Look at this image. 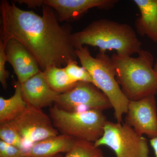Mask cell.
I'll return each mask as SVG.
<instances>
[{
	"label": "cell",
	"instance_id": "1",
	"mask_svg": "<svg viewBox=\"0 0 157 157\" xmlns=\"http://www.w3.org/2000/svg\"><path fill=\"white\" fill-rule=\"evenodd\" d=\"M42 7L40 16L20 9L14 2L1 1V38H13L21 43L44 71L53 66H66L78 58L71 30L59 24L51 7Z\"/></svg>",
	"mask_w": 157,
	"mask_h": 157
},
{
	"label": "cell",
	"instance_id": "2",
	"mask_svg": "<svg viewBox=\"0 0 157 157\" xmlns=\"http://www.w3.org/2000/svg\"><path fill=\"white\" fill-rule=\"evenodd\" d=\"M75 49L88 45L100 51L114 50L120 55L131 56L141 50V42L131 25L108 19L93 21L79 32L72 33Z\"/></svg>",
	"mask_w": 157,
	"mask_h": 157
},
{
	"label": "cell",
	"instance_id": "3",
	"mask_svg": "<svg viewBox=\"0 0 157 157\" xmlns=\"http://www.w3.org/2000/svg\"><path fill=\"white\" fill-rule=\"evenodd\" d=\"M138 54L133 57L116 53L111 57L117 80L130 101H138L157 94L153 56L142 49Z\"/></svg>",
	"mask_w": 157,
	"mask_h": 157
},
{
	"label": "cell",
	"instance_id": "4",
	"mask_svg": "<svg viewBox=\"0 0 157 157\" xmlns=\"http://www.w3.org/2000/svg\"><path fill=\"white\" fill-rule=\"evenodd\" d=\"M75 53L82 67L91 76L94 84L109 99L117 122H122L123 116L127 113L130 101L124 94L117 80L111 57L106 52L101 51L94 57L86 46L76 49Z\"/></svg>",
	"mask_w": 157,
	"mask_h": 157
},
{
	"label": "cell",
	"instance_id": "5",
	"mask_svg": "<svg viewBox=\"0 0 157 157\" xmlns=\"http://www.w3.org/2000/svg\"><path fill=\"white\" fill-rule=\"evenodd\" d=\"M49 113L54 126L62 134L93 143L102 137L107 121L98 109L69 111L55 105Z\"/></svg>",
	"mask_w": 157,
	"mask_h": 157
},
{
	"label": "cell",
	"instance_id": "6",
	"mask_svg": "<svg viewBox=\"0 0 157 157\" xmlns=\"http://www.w3.org/2000/svg\"><path fill=\"white\" fill-rule=\"evenodd\" d=\"M94 143L97 147H108L116 157H149L146 138L125 123L107 121L103 135Z\"/></svg>",
	"mask_w": 157,
	"mask_h": 157
},
{
	"label": "cell",
	"instance_id": "7",
	"mask_svg": "<svg viewBox=\"0 0 157 157\" xmlns=\"http://www.w3.org/2000/svg\"><path fill=\"white\" fill-rule=\"evenodd\" d=\"M10 122L21 138L25 152L34 143L59 135L51 118L41 108L29 104Z\"/></svg>",
	"mask_w": 157,
	"mask_h": 157
},
{
	"label": "cell",
	"instance_id": "8",
	"mask_svg": "<svg viewBox=\"0 0 157 157\" xmlns=\"http://www.w3.org/2000/svg\"><path fill=\"white\" fill-rule=\"evenodd\" d=\"M55 104L69 111H103L112 108L109 99L101 90L93 83L85 82H78L71 89L60 94Z\"/></svg>",
	"mask_w": 157,
	"mask_h": 157
},
{
	"label": "cell",
	"instance_id": "9",
	"mask_svg": "<svg viewBox=\"0 0 157 157\" xmlns=\"http://www.w3.org/2000/svg\"><path fill=\"white\" fill-rule=\"evenodd\" d=\"M118 0H20L17 2L25 4L29 8L47 5L55 10L59 21L78 19L90 9L98 8L109 10L113 8Z\"/></svg>",
	"mask_w": 157,
	"mask_h": 157
},
{
	"label": "cell",
	"instance_id": "10",
	"mask_svg": "<svg viewBox=\"0 0 157 157\" xmlns=\"http://www.w3.org/2000/svg\"><path fill=\"white\" fill-rule=\"evenodd\" d=\"M125 124L138 135H146L151 139L157 137V108L155 96L130 101Z\"/></svg>",
	"mask_w": 157,
	"mask_h": 157
},
{
	"label": "cell",
	"instance_id": "11",
	"mask_svg": "<svg viewBox=\"0 0 157 157\" xmlns=\"http://www.w3.org/2000/svg\"><path fill=\"white\" fill-rule=\"evenodd\" d=\"M1 39L6 43L7 62L13 68L18 82L21 84L39 73V63L25 46L13 38Z\"/></svg>",
	"mask_w": 157,
	"mask_h": 157
},
{
	"label": "cell",
	"instance_id": "12",
	"mask_svg": "<svg viewBox=\"0 0 157 157\" xmlns=\"http://www.w3.org/2000/svg\"><path fill=\"white\" fill-rule=\"evenodd\" d=\"M21 86L23 98L27 104L41 109L55 104L60 94L50 87L41 70Z\"/></svg>",
	"mask_w": 157,
	"mask_h": 157
},
{
	"label": "cell",
	"instance_id": "13",
	"mask_svg": "<svg viewBox=\"0 0 157 157\" xmlns=\"http://www.w3.org/2000/svg\"><path fill=\"white\" fill-rule=\"evenodd\" d=\"M76 139L65 135H58L34 143L25 152L26 157H54L67 153L74 146Z\"/></svg>",
	"mask_w": 157,
	"mask_h": 157
},
{
	"label": "cell",
	"instance_id": "14",
	"mask_svg": "<svg viewBox=\"0 0 157 157\" xmlns=\"http://www.w3.org/2000/svg\"><path fill=\"white\" fill-rule=\"evenodd\" d=\"M140 12L135 21L137 33L157 42V0H134Z\"/></svg>",
	"mask_w": 157,
	"mask_h": 157
},
{
	"label": "cell",
	"instance_id": "15",
	"mask_svg": "<svg viewBox=\"0 0 157 157\" xmlns=\"http://www.w3.org/2000/svg\"><path fill=\"white\" fill-rule=\"evenodd\" d=\"M27 105L22 97L21 84L17 82L15 83L13 96L9 99L0 97V124L14 119L25 110Z\"/></svg>",
	"mask_w": 157,
	"mask_h": 157
},
{
	"label": "cell",
	"instance_id": "16",
	"mask_svg": "<svg viewBox=\"0 0 157 157\" xmlns=\"http://www.w3.org/2000/svg\"><path fill=\"white\" fill-rule=\"evenodd\" d=\"M43 72L50 87L59 94L67 91L76 84L69 78L64 68L53 66Z\"/></svg>",
	"mask_w": 157,
	"mask_h": 157
},
{
	"label": "cell",
	"instance_id": "17",
	"mask_svg": "<svg viewBox=\"0 0 157 157\" xmlns=\"http://www.w3.org/2000/svg\"><path fill=\"white\" fill-rule=\"evenodd\" d=\"M103 154L94 143L76 139L74 146L65 157H102Z\"/></svg>",
	"mask_w": 157,
	"mask_h": 157
},
{
	"label": "cell",
	"instance_id": "18",
	"mask_svg": "<svg viewBox=\"0 0 157 157\" xmlns=\"http://www.w3.org/2000/svg\"><path fill=\"white\" fill-rule=\"evenodd\" d=\"M0 138L5 143L25 151L22 140L10 121L0 124Z\"/></svg>",
	"mask_w": 157,
	"mask_h": 157
},
{
	"label": "cell",
	"instance_id": "19",
	"mask_svg": "<svg viewBox=\"0 0 157 157\" xmlns=\"http://www.w3.org/2000/svg\"><path fill=\"white\" fill-rule=\"evenodd\" d=\"M64 68L69 78L73 82H89L94 84L92 78L87 70L83 67L78 66L76 61L69 62Z\"/></svg>",
	"mask_w": 157,
	"mask_h": 157
},
{
	"label": "cell",
	"instance_id": "20",
	"mask_svg": "<svg viewBox=\"0 0 157 157\" xmlns=\"http://www.w3.org/2000/svg\"><path fill=\"white\" fill-rule=\"evenodd\" d=\"M6 43L3 40H0V82L3 88L7 89V80L9 77V73L6 69V64L7 62L6 52Z\"/></svg>",
	"mask_w": 157,
	"mask_h": 157
},
{
	"label": "cell",
	"instance_id": "21",
	"mask_svg": "<svg viewBox=\"0 0 157 157\" xmlns=\"http://www.w3.org/2000/svg\"><path fill=\"white\" fill-rule=\"evenodd\" d=\"M0 157H26L25 151L0 140Z\"/></svg>",
	"mask_w": 157,
	"mask_h": 157
},
{
	"label": "cell",
	"instance_id": "22",
	"mask_svg": "<svg viewBox=\"0 0 157 157\" xmlns=\"http://www.w3.org/2000/svg\"><path fill=\"white\" fill-rule=\"evenodd\" d=\"M150 144L154 151L155 156L157 157V137L150 140Z\"/></svg>",
	"mask_w": 157,
	"mask_h": 157
},
{
	"label": "cell",
	"instance_id": "23",
	"mask_svg": "<svg viewBox=\"0 0 157 157\" xmlns=\"http://www.w3.org/2000/svg\"><path fill=\"white\" fill-rule=\"evenodd\" d=\"M154 69L155 73L157 77V58L156 60V61L155 63L154 66Z\"/></svg>",
	"mask_w": 157,
	"mask_h": 157
},
{
	"label": "cell",
	"instance_id": "24",
	"mask_svg": "<svg viewBox=\"0 0 157 157\" xmlns=\"http://www.w3.org/2000/svg\"><path fill=\"white\" fill-rule=\"evenodd\" d=\"M54 157H61V156L60 155H57L56 156H55Z\"/></svg>",
	"mask_w": 157,
	"mask_h": 157
},
{
	"label": "cell",
	"instance_id": "25",
	"mask_svg": "<svg viewBox=\"0 0 157 157\" xmlns=\"http://www.w3.org/2000/svg\"><path fill=\"white\" fill-rule=\"evenodd\" d=\"M102 157H104V156H103Z\"/></svg>",
	"mask_w": 157,
	"mask_h": 157
}]
</instances>
